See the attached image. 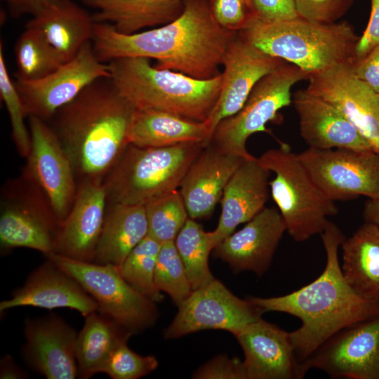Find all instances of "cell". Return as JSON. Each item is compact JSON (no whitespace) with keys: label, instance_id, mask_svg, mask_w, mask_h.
<instances>
[{"label":"cell","instance_id":"6da1fadb","mask_svg":"<svg viewBox=\"0 0 379 379\" xmlns=\"http://www.w3.org/2000/svg\"><path fill=\"white\" fill-rule=\"evenodd\" d=\"M237 33L216 22L209 0H185L175 20L147 31L124 34L109 24L95 22L92 44L103 62L142 57L156 60L158 69L208 79L221 74L219 67Z\"/></svg>","mask_w":379,"mask_h":379},{"label":"cell","instance_id":"7a4b0ae2","mask_svg":"<svg viewBox=\"0 0 379 379\" xmlns=\"http://www.w3.org/2000/svg\"><path fill=\"white\" fill-rule=\"evenodd\" d=\"M320 235L326 262L315 280L284 295L248 298L264 312H284L300 320L301 326L290 332L300 369L302 363L335 333L379 314V302L359 295L343 274L338 258L345 239L342 230L329 221Z\"/></svg>","mask_w":379,"mask_h":379},{"label":"cell","instance_id":"3957f363","mask_svg":"<svg viewBox=\"0 0 379 379\" xmlns=\"http://www.w3.org/2000/svg\"><path fill=\"white\" fill-rule=\"evenodd\" d=\"M135 109L110 78H101L47 122L68 155L79 182L104 180L129 145Z\"/></svg>","mask_w":379,"mask_h":379},{"label":"cell","instance_id":"277c9868","mask_svg":"<svg viewBox=\"0 0 379 379\" xmlns=\"http://www.w3.org/2000/svg\"><path fill=\"white\" fill-rule=\"evenodd\" d=\"M238 34L267 55L296 65L309 77L354 62L359 39L347 22L326 24L300 17L274 21L257 18Z\"/></svg>","mask_w":379,"mask_h":379},{"label":"cell","instance_id":"5b68a950","mask_svg":"<svg viewBox=\"0 0 379 379\" xmlns=\"http://www.w3.org/2000/svg\"><path fill=\"white\" fill-rule=\"evenodd\" d=\"M108 65L110 79L135 109L161 110L204 121L221 88V74L211 79H199L181 72L158 69L147 58H119Z\"/></svg>","mask_w":379,"mask_h":379},{"label":"cell","instance_id":"8992f818","mask_svg":"<svg viewBox=\"0 0 379 379\" xmlns=\"http://www.w3.org/2000/svg\"><path fill=\"white\" fill-rule=\"evenodd\" d=\"M204 148L196 142L162 147L129 144L104 178L108 204L145 206L178 190Z\"/></svg>","mask_w":379,"mask_h":379},{"label":"cell","instance_id":"52a82bcc","mask_svg":"<svg viewBox=\"0 0 379 379\" xmlns=\"http://www.w3.org/2000/svg\"><path fill=\"white\" fill-rule=\"evenodd\" d=\"M258 161L274 173L269 182L270 194L291 237L303 242L321 234L328 218L336 215L338 209L312 180L298 154L280 142L279 147L265 151Z\"/></svg>","mask_w":379,"mask_h":379},{"label":"cell","instance_id":"ba28073f","mask_svg":"<svg viewBox=\"0 0 379 379\" xmlns=\"http://www.w3.org/2000/svg\"><path fill=\"white\" fill-rule=\"evenodd\" d=\"M308 78L307 73L285 62L256 84L237 113L218 124L209 145L245 160L255 159L247 150V140L258 132L270 133L266 124L277 121L278 112L292 104L293 86Z\"/></svg>","mask_w":379,"mask_h":379},{"label":"cell","instance_id":"9c48e42d","mask_svg":"<svg viewBox=\"0 0 379 379\" xmlns=\"http://www.w3.org/2000/svg\"><path fill=\"white\" fill-rule=\"evenodd\" d=\"M74 278L95 300L98 310L133 333L152 326L156 302L131 286L119 266L71 259L56 253L46 256Z\"/></svg>","mask_w":379,"mask_h":379},{"label":"cell","instance_id":"30bf717a","mask_svg":"<svg viewBox=\"0 0 379 379\" xmlns=\"http://www.w3.org/2000/svg\"><path fill=\"white\" fill-rule=\"evenodd\" d=\"M60 225L45 194L23 172L5 183L0 213L4 251L27 248L46 256L53 253Z\"/></svg>","mask_w":379,"mask_h":379},{"label":"cell","instance_id":"8fae6325","mask_svg":"<svg viewBox=\"0 0 379 379\" xmlns=\"http://www.w3.org/2000/svg\"><path fill=\"white\" fill-rule=\"evenodd\" d=\"M298 155L317 185L332 201L379 197V154L373 150L309 147Z\"/></svg>","mask_w":379,"mask_h":379},{"label":"cell","instance_id":"7c38bea8","mask_svg":"<svg viewBox=\"0 0 379 379\" xmlns=\"http://www.w3.org/2000/svg\"><path fill=\"white\" fill-rule=\"evenodd\" d=\"M178 307V313L164 331L166 339L207 329L224 330L234 335L265 313L248 298L234 295L215 279L193 290Z\"/></svg>","mask_w":379,"mask_h":379},{"label":"cell","instance_id":"4fadbf2b","mask_svg":"<svg viewBox=\"0 0 379 379\" xmlns=\"http://www.w3.org/2000/svg\"><path fill=\"white\" fill-rule=\"evenodd\" d=\"M109 77V65L98 58L90 41L74 58L46 77L36 80L16 77L14 84L27 117H36L48 122L60 108L87 86L99 79Z\"/></svg>","mask_w":379,"mask_h":379},{"label":"cell","instance_id":"5bb4252c","mask_svg":"<svg viewBox=\"0 0 379 379\" xmlns=\"http://www.w3.org/2000/svg\"><path fill=\"white\" fill-rule=\"evenodd\" d=\"M332 378L379 379V314L345 327L322 343L301 364Z\"/></svg>","mask_w":379,"mask_h":379},{"label":"cell","instance_id":"9a60e30c","mask_svg":"<svg viewBox=\"0 0 379 379\" xmlns=\"http://www.w3.org/2000/svg\"><path fill=\"white\" fill-rule=\"evenodd\" d=\"M28 120L31 148L23 173L43 191L62 224L77 192L74 170L49 124L34 116Z\"/></svg>","mask_w":379,"mask_h":379},{"label":"cell","instance_id":"2e32d148","mask_svg":"<svg viewBox=\"0 0 379 379\" xmlns=\"http://www.w3.org/2000/svg\"><path fill=\"white\" fill-rule=\"evenodd\" d=\"M353 63L310 75L306 89L338 109L379 154V93L355 74Z\"/></svg>","mask_w":379,"mask_h":379},{"label":"cell","instance_id":"e0dca14e","mask_svg":"<svg viewBox=\"0 0 379 379\" xmlns=\"http://www.w3.org/2000/svg\"><path fill=\"white\" fill-rule=\"evenodd\" d=\"M284 62L253 46L237 33L223 58L218 98L204 121L208 130V145L218 124L237 113L256 84Z\"/></svg>","mask_w":379,"mask_h":379},{"label":"cell","instance_id":"ac0fdd59","mask_svg":"<svg viewBox=\"0 0 379 379\" xmlns=\"http://www.w3.org/2000/svg\"><path fill=\"white\" fill-rule=\"evenodd\" d=\"M26 363L48 379H74L79 376L76 346L78 333L55 314L25 320Z\"/></svg>","mask_w":379,"mask_h":379},{"label":"cell","instance_id":"d6986e66","mask_svg":"<svg viewBox=\"0 0 379 379\" xmlns=\"http://www.w3.org/2000/svg\"><path fill=\"white\" fill-rule=\"evenodd\" d=\"M107 205L103 181L85 180L78 182L74 203L60 225L53 253L93 262Z\"/></svg>","mask_w":379,"mask_h":379},{"label":"cell","instance_id":"ffe728a7","mask_svg":"<svg viewBox=\"0 0 379 379\" xmlns=\"http://www.w3.org/2000/svg\"><path fill=\"white\" fill-rule=\"evenodd\" d=\"M286 232L284 221L274 207H265L239 231L215 248L214 255L235 272L251 271L262 276L269 269L275 251Z\"/></svg>","mask_w":379,"mask_h":379},{"label":"cell","instance_id":"44dd1931","mask_svg":"<svg viewBox=\"0 0 379 379\" xmlns=\"http://www.w3.org/2000/svg\"><path fill=\"white\" fill-rule=\"evenodd\" d=\"M244 352L247 379H300L303 376L290 332L262 319L234 335Z\"/></svg>","mask_w":379,"mask_h":379},{"label":"cell","instance_id":"7402d4cb","mask_svg":"<svg viewBox=\"0 0 379 379\" xmlns=\"http://www.w3.org/2000/svg\"><path fill=\"white\" fill-rule=\"evenodd\" d=\"M23 306L46 310L67 307L84 317L98 310L97 302L81 285L48 258L31 272L10 299L0 302V312Z\"/></svg>","mask_w":379,"mask_h":379},{"label":"cell","instance_id":"603a6c76","mask_svg":"<svg viewBox=\"0 0 379 379\" xmlns=\"http://www.w3.org/2000/svg\"><path fill=\"white\" fill-rule=\"evenodd\" d=\"M244 161L212 145L202 149L179 187L190 218L204 219L211 215L227 182Z\"/></svg>","mask_w":379,"mask_h":379},{"label":"cell","instance_id":"cb8c5ba5","mask_svg":"<svg viewBox=\"0 0 379 379\" xmlns=\"http://www.w3.org/2000/svg\"><path fill=\"white\" fill-rule=\"evenodd\" d=\"M292 104L298 115L300 135L309 147L372 150L338 109L306 88L292 95Z\"/></svg>","mask_w":379,"mask_h":379},{"label":"cell","instance_id":"d4e9b609","mask_svg":"<svg viewBox=\"0 0 379 379\" xmlns=\"http://www.w3.org/2000/svg\"><path fill=\"white\" fill-rule=\"evenodd\" d=\"M270 173L255 157L245 160L233 174L220 201L221 213L218 225L210 232L214 248L238 225L246 223L265 207Z\"/></svg>","mask_w":379,"mask_h":379},{"label":"cell","instance_id":"484cf974","mask_svg":"<svg viewBox=\"0 0 379 379\" xmlns=\"http://www.w3.org/2000/svg\"><path fill=\"white\" fill-rule=\"evenodd\" d=\"M95 22L92 14L73 2L64 1L41 10L26 27L40 30L64 63L92 41Z\"/></svg>","mask_w":379,"mask_h":379},{"label":"cell","instance_id":"4316f807","mask_svg":"<svg viewBox=\"0 0 379 379\" xmlns=\"http://www.w3.org/2000/svg\"><path fill=\"white\" fill-rule=\"evenodd\" d=\"M128 143L140 147H162L184 143L208 144L205 121L190 119L168 112L135 109L131 120Z\"/></svg>","mask_w":379,"mask_h":379},{"label":"cell","instance_id":"83f0119b","mask_svg":"<svg viewBox=\"0 0 379 379\" xmlns=\"http://www.w3.org/2000/svg\"><path fill=\"white\" fill-rule=\"evenodd\" d=\"M95 11V22L107 23L124 34L160 27L175 20L182 12L185 0H81Z\"/></svg>","mask_w":379,"mask_h":379},{"label":"cell","instance_id":"f1b7e54d","mask_svg":"<svg viewBox=\"0 0 379 379\" xmlns=\"http://www.w3.org/2000/svg\"><path fill=\"white\" fill-rule=\"evenodd\" d=\"M147 234L145 206L108 204L93 262L119 267Z\"/></svg>","mask_w":379,"mask_h":379},{"label":"cell","instance_id":"f546056e","mask_svg":"<svg viewBox=\"0 0 379 379\" xmlns=\"http://www.w3.org/2000/svg\"><path fill=\"white\" fill-rule=\"evenodd\" d=\"M343 274L361 297L379 302V226L365 222L340 245Z\"/></svg>","mask_w":379,"mask_h":379},{"label":"cell","instance_id":"4dcf8cb0","mask_svg":"<svg viewBox=\"0 0 379 379\" xmlns=\"http://www.w3.org/2000/svg\"><path fill=\"white\" fill-rule=\"evenodd\" d=\"M84 317L77 335L76 357L79 376L88 379L104 373L114 352L133 333L98 311Z\"/></svg>","mask_w":379,"mask_h":379},{"label":"cell","instance_id":"1f68e13d","mask_svg":"<svg viewBox=\"0 0 379 379\" xmlns=\"http://www.w3.org/2000/svg\"><path fill=\"white\" fill-rule=\"evenodd\" d=\"M174 242L193 290L215 279L208 267V256L214 249L210 232L189 217Z\"/></svg>","mask_w":379,"mask_h":379},{"label":"cell","instance_id":"d6a6232c","mask_svg":"<svg viewBox=\"0 0 379 379\" xmlns=\"http://www.w3.org/2000/svg\"><path fill=\"white\" fill-rule=\"evenodd\" d=\"M15 55L18 77L36 80L64 64L58 53L39 29L26 27L15 42Z\"/></svg>","mask_w":379,"mask_h":379},{"label":"cell","instance_id":"836d02e7","mask_svg":"<svg viewBox=\"0 0 379 379\" xmlns=\"http://www.w3.org/2000/svg\"><path fill=\"white\" fill-rule=\"evenodd\" d=\"M160 247L161 243L147 234L119 267L122 277L131 286L156 303L164 298L154 283Z\"/></svg>","mask_w":379,"mask_h":379},{"label":"cell","instance_id":"e575fe53","mask_svg":"<svg viewBox=\"0 0 379 379\" xmlns=\"http://www.w3.org/2000/svg\"><path fill=\"white\" fill-rule=\"evenodd\" d=\"M148 234L159 242L175 241L189 215L178 190L145 206Z\"/></svg>","mask_w":379,"mask_h":379},{"label":"cell","instance_id":"d590c367","mask_svg":"<svg viewBox=\"0 0 379 379\" xmlns=\"http://www.w3.org/2000/svg\"><path fill=\"white\" fill-rule=\"evenodd\" d=\"M154 283L158 290L166 293L177 306L193 291L174 241L161 244L155 267Z\"/></svg>","mask_w":379,"mask_h":379},{"label":"cell","instance_id":"8d00e7d4","mask_svg":"<svg viewBox=\"0 0 379 379\" xmlns=\"http://www.w3.org/2000/svg\"><path fill=\"white\" fill-rule=\"evenodd\" d=\"M0 95L9 114L14 145L20 156L26 159L31 148L29 128L25 121L27 114L14 81L9 75L2 42L0 43Z\"/></svg>","mask_w":379,"mask_h":379},{"label":"cell","instance_id":"74e56055","mask_svg":"<svg viewBox=\"0 0 379 379\" xmlns=\"http://www.w3.org/2000/svg\"><path fill=\"white\" fill-rule=\"evenodd\" d=\"M158 366L154 356L140 355L125 343L114 352L104 373L113 379H138L155 371Z\"/></svg>","mask_w":379,"mask_h":379},{"label":"cell","instance_id":"f35d334b","mask_svg":"<svg viewBox=\"0 0 379 379\" xmlns=\"http://www.w3.org/2000/svg\"><path fill=\"white\" fill-rule=\"evenodd\" d=\"M209 2L215 20L227 30L239 32L258 18L253 0H209Z\"/></svg>","mask_w":379,"mask_h":379},{"label":"cell","instance_id":"ab89813d","mask_svg":"<svg viewBox=\"0 0 379 379\" xmlns=\"http://www.w3.org/2000/svg\"><path fill=\"white\" fill-rule=\"evenodd\" d=\"M298 17L319 23H334L351 8L354 0H293Z\"/></svg>","mask_w":379,"mask_h":379},{"label":"cell","instance_id":"60d3db41","mask_svg":"<svg viewBox=\"0 0 379 379\" xmlns=\"http://www.w3.org/2000/svg\"><path fill=\"white\" fill-rule=\"evenodd\" d=\"M194 378L247 379L243 361L220 355L197 370Z\"/></svg>","mask_w":379,"mask_h":379},{"label":"cell","instance_id":"b9f144b4","mask_svg":"<svg viewBox=\"0 0 379 379\" xmlns=\"http://www.w3.org/2000/svg\"><path fill=\"white\" fill-rule=\"evenodd\" d=\"M258 18L282 20L298 17L293 0H253Z\"/></svg>","mask_w":379,"mask_h":379},{"label":"cell","instance_id":"7bdbcfd3","mask_svg":"<svg viewBox=\"0 0 379 379\" xmlns=\"http://www.w3.org/2000/svg\"><path fill=\"white\" fill-rule=\"evenodd\" d=\"M371 4L367 26L356 46L355 60L363 58L379 44V0H371Z\"/></svg>","mask_w":379,"mask_h":379},{"label":"cell","instance_id":"ee69618b","mask_svg":"<svg viewBox=\"0 0 379 379\" xmlns=\"http://www.w3.org/2000/svg\"><path fill=\"white\" fill-rule=\"evenodd\" d=\"M355 74L379 93V44L353 63Z\"/></svg>","mask_w":379,"mask_h":379},{"label":"cell","instance_id":"f6af8a7d","mask_svg":"<svg viewBox=\"0 0 379 379\" xmlns=\"http://www.w3.org/2000/svg\"><path fill=\"white\" fill-rule=\"evenodd\" d=\"M13 16L34 15L45 8L67 0H3Z\"/></svg>","mask_w":379,"mask_h":379},{"label":"cell","instance_id":"bcb514c9","mask_svg":"<svg viewBox=\"0 0 379 379\" xmlns=\"http://www.w3.org/2000/svg\"><path fill=\"white\" fill-rule=\"evenodd\" d=\"M27 373L15 363L10 354L2 357L0 362V378L19 379L27 378Z\"/></svg>","mask_w":379,"mask_h":379},{"label":"cell","instance_id":"7dc6e473","mask_svg":"<svg viewBox=\"0 0 379 379\" xmlns=\"http://www.w3.org/2000/svg\"><path fill=\"white\" fill-rule=\"evenodd\" d=\"M363 216L365 222L379 226V197L368 199L364 204Z\"/></svg>","mask_w":379,"mask_h":379}]
</instances>
